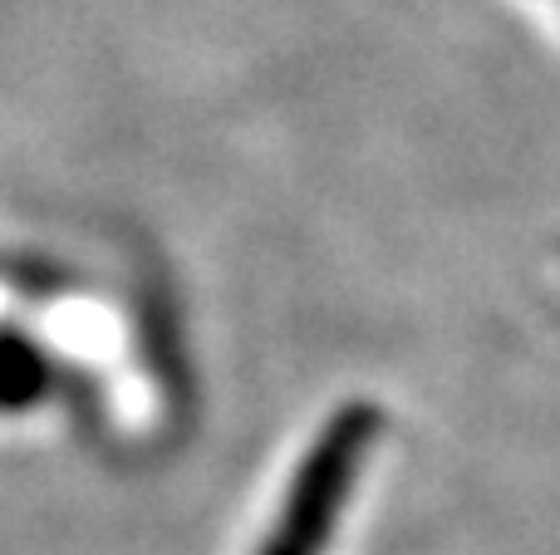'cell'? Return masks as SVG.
<instances>
[{
  "label": "cell",
  "mask_w": 560,
  "mask_h": 555,
  "mask_svg": "<svg viewBox=\"0 0 560 555\" xmlns=\"http://www.w3.org/2000/svg\"><path fill=\"white\" fill-rule=\"evenodd\" d=\"M378 433H384L378 403H339L325 428L315 433V442L305 448V458H300L271 536L261 541L256 555H325L329 541H335L339 511L354 497V482L364 472L369 452H374Z\"/></svg>",
  "instance_id": "cell-1"
}]
</instances>
